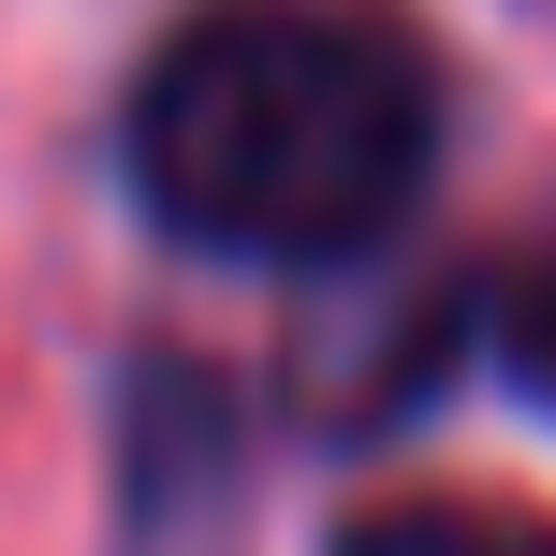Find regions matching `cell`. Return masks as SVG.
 Returning a JSON list of instances; mask_svg holds the SVG:
<instances>
[{
    "mask_svg": "<svg viewBox=\"0 0 556 556\" xmlns=\"http://www.w3.org/2000/svg\"><path fill=\"white\" fill-rule=\"evenodd\" d=\"M117 162L176 250L323 278L410 235L440 176V74L366 0H205L132 74Z\"/></svg>",
    "mask_w": 556,
    "mask_h": 556,
    "instance_id": "cell-1",
    "label": "cell"
},
{
    "mask_svg": "<svg viewBox=\"0 0 556 556\" xmlns=\"http://www.w3.org/2000/svg\"><path fill=\"white\" fill-rule=\"evenodd\" d=\"M235 498V395L205 381L191 352L132 366V410H117V513H132V556H191Z\"/></svg>",
    "mask_w": 556,
    "mask_h": 556,
    "instance_id": "cell-2",
    "label": "cell"
},
{
    "mask_svg": "<svg viewBox=\"0 0 556 556\" xmlns=\"http://www.w3.org/2000/svg\"><path fill=\"white\" fill-rule=\"evenodd\" d=\"M469 352L556 425V235H542V250H513V264L469 293Z\"/></svg>",
    "mask_w": 556,
    "mask_h": 556,
    "instance_id": "cell-3",
    "label": "cell"
},
{
    "mask_svg": "<svg viewBox=\"0 0 556 556\" xmlns=\"http://www.w3.org/2000/svg\"><path fill=\"white\" fill-rule=\"evenodd\" d=\"M323 556H556V528L498 498H395V513H352Z\"/></svg>",
    "mask_w": 556,
    "mask_h": 556,
    "instance_id": "cell-4",
    "label": "cell"
}]
</instances>
